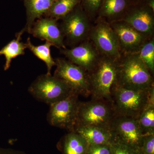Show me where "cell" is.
<instances>
[{
	"label": "cell",
	"instance_id": "6da1fadb",
	"mask_svg": "<svg viewBox=\"0 0 154 154\" xmlns=\"http://www.w3.org/2000/svg\"><path fill=\"white\" fill-rule=\"evenodd\" d=\"M116 84L128 89L146 90L154 87L153 75L137 53L122 54L117 61Z\"/></svg>",
	"mask_w": 154,
	"mask_h": 154
},
{
	"label": "cell",
	"instance_id": "f546056e",
	"mask_svg": "<svg viewBox=\"0 0 154 154\" xmlns=\"http://www.w3.org/2000/svg\"><path fill=\"white\" fill-rule=\"evenodd\" d=\"M131 5H135L139 3L145 2L146 0H129Z\"/></svg>",
	"mask_w": 154,
	"mask_h": 154
},
{
	"label": "cell",
	"instance_id": "5b68a950",
	"mask_svg": "<svg viewBox=\"0 0 154 154\" xmlns=\"http://www.w3.org/2000/svg\"><path fill=\"white\" fill-rule=\"evenodd\" d=\"M28 91L35 99L49 105L75 94L63 81L47 74L38 76Z\"/></svg>",
	"mask_w": 154,
	"mask_h": 154
},
{
	"label": "cell",
	"instance_id": "30bf717a",
	"mask_svg": "<svg viewBox=\"0 0 154 154\" xmlns=\"http://www.w3.org/2000/svg\"><path fill=\"white\" fill-rule=\"evenodd\" d=\"M114 140L139 150L144 134L136 118L116 115L110 125Z\"/></svg>",
	"mask_w": 154,
	"mask_h": 154
},
{
	"label": "cell",
	"instance_id": "7c38bea8",
	"mask_svg": "<svg viewBox=\"0 0 154 154\" xmlns=\"http://www.w3.org/2000/svg\"><path fill=\"white\" fill-rule=\"evenodd\" d=\"M109 23L115 33L122 54L137 53L143 45L151 38L122 20Z\"/></svg>",
	"mask_w": 154,
	"mask_h": 154
},
{
	"label": "cell",
	"instance_id": "ba28073f",
	"mask_svg": "<svg viewBox=\"0 0 154 154\" xmlns=\"http://www.w3.org/2000/svg\"><path fill=\"white\" fill-rule=\"evenodd\" d=\"M79 95L73 94L65 99L50 105L47 121L52 126L73 131L76 122L80 101Z\"/></svg>",
	"mask_w": 154,
	"mask_h": 154
},
{
	"label": "cell",
	"instance_id": "cb8c5ba5",
	"mask_svg": "<svg viewBox=\"0 0 154 154\" xmlns=\"http://www.w3.org/2000/svg\"><path fill=\"white\" fill-rule=\"evenodd\" d=\"M103 0H80V5L91 21L98 17Z\"/></svg>",
	"mask_w": 154,
	"mask_h": 154
},
{
	"label": "cell",
	"instance_id": "7402d4cb",
	"mask_svg": "<svg viewBox=\"0 0 154 154\" xmlns=\"http://www.w3.org/2000/svg\"><path fill=\"white\" fill-rule=\"evenodd\" d=\"M80 4V0H56L47 12L51 18L63 19Z\"/></svg>",
	"mask_w": 154,
	"mask_h": 154
},
{
	"label": "cell",
	"instance_id": "9a60e30c",
	"mask_svg": "<svg viewBox=\"0 0 154 154\" xmlns=\"http://www.w3.org/2000/svg\"><path fill=\"white\" fill-rule=\"evenodd\" d=\"M73 131L82 135L89 144L111 145L114 140L109 128L76 125Z\"/></svg>",
	"mask_w": 154,
	"mask_h": 154
},
{
	"label": "cell",
	"instance_id": "484cf974",
	"mask_svg": "<svg viewBox=\"0 0 154 154\" xmlns=\"http://www.w3.org/2000/svg\"><path fill=\"white\" fill-rule=\"evenodd\" d=\"M140 151L142 154H154V133L144 135Z\"/></svg>",
	"mask_w": 154,
	"mask_h": 154
},
{
	"label": "cell",
	"instance_id": "4fadbf2b",
	"mask_svg": "<svg viewBox=\"0 0 154 154\" xmlns=\"http://www.w3.org/2000/svg\"><path fill=\"white\" fill-rule=\"evenodd\" d=\"M68 60L89 72L98 63L102 55L88 38L71 48L61 49Z\"/></svg>",
	"mask_w": 154,
	"mask_h": 154
},
{
	"label": "cell",
	"instance_id": "603a6c76",
	"mask_svg": "<svg viewBox=\"0 0 154 154\" xmlns=\"http://www.w3.org/2000/svg\"><path fill=\"white\" fill-rule=\"evenodd\" d=\"M141 60L148 68L152 75L154 73V38H149L137 52Z\"/></svg>",
	"mask_w": 154,
	"mask_h": 154
},
{
	"label": "cell",
	"instance_id": "ac0fdd59",
	"mask_svg": "<svg viewBox=\"0 0 154 154\" xmlns=\"http://www.w3.org/2000/svg\"><path fill=\"white\" fill-rule=\"evenodd\" d=\"M56 0H25L27 23L24 28L29 32L36 19L47 12Z\"/></svg>",
	"mask_w": 154,
	"mask_h": 154
},
{
	"label": "cell",
	"instance_id": "9c48e42d",
	"mask_svg": "<svg viewBox=\"0 0 154 154\" xmlns=\"http://www.w3.org/2000/svg\"><path fill=\"white\" fill-rule=\"evenodd\" d=\"M62 19L60 28L69 44L75 45L88 39L91 20L80 4Z\"/></svg>",
	"mask_w": 154,
	"mask_h": 154
},
{
	"label": "cell",
	"instance_id": "5bb4252c",
	"mask_svg": "<svg viewBox=\"0 0 154 154\" xmlns=\"http://www.w3.org/2000/svg\"><path fill=\"white\" fill-rule=\"evenodd\" d=\"M57 20L51 17L41 18L34 22L29 33L34 37L48 42L60 49L66 48L64 36Z\"/></svg>",
	"mask_w": 154,
	"mask_h": 154
},
{
	"label": "cell",
	"instance_id": "52a82bcc",
	"mask_svg": "<svg viewBox=\"0 0 154 154\" xmlns=\"http://www.w3.org/2000/svg\"><path fill=\"white\" fill-rule=\"evenodd\" d=\"M55 61L56 68L54 76L64 82L79 96H91L88 72L68 60L57 58Z\"/></svg>",
	"mask_w": 154,
	"mask_h": 154
},
{
	"label": "cell",
	"instance_id": "f1b7e54d",
	"mask_svg": "<svg viewBox=\"0 0 154 154\" xmlns=\"http://www.w3.org/2000/svg\"><path fill=\"white\" fill-rule=\"evenodd\" d=\"M145 3L150 8L154 11V0H146Z\"/></svg>",
	"mask_w": 154,
	"mask_h": 154
},
{
	"label": "cell",
	"instance_id": "2e32d148",
	"mask_svg": "<svg viewBox=\"0 0 154 154\" xmlns=\"http://www.w3.org/2000/svg\"><path fill=\"white\" fill-rule=\"evenodd\" d=\"M131 5L129 0H103L98 17L109 23L120 20Z\"/></svg>",
	"mask_w": 154,
	"mask_h": 154
},
{
	"label": "cell",
	"instance_id": "ffe728a7",
	"mask_svg": "<svg viewBox=\"0 0 154 154\" xmlns=\"http://www.w3.org/2000/svg\"><path fill=\"white\" fill-rule=\"evenodd\" d=\"M26 44L27 48L30 50L35 56L43 61L47 66V74H51V71L53 67L55 66V61L53 59L51 54V47L53 46L48 42H46L45 44L41 45H33L28 37Z\"/></svg>",
	"mask_w": 154,
	"mask_h": 154
},
{
	"label": "cell",
	"instance_id": "4316f807",
	"mask_svg": "<svg viewBox=\"0 0 154 154\" xmlns=\"http://www.w3.org/2000/svg\"><path fill=\"white\" fill-rule=\"evenodd\" d=\"M110 145L89 144L85 154H110Z\"/></svg>",
	"mask_w": 154,
	"mask_h": 154
},
{
	"label": "cell",
	"instance_id": "8992f818",
	"mask_svg": "<svg viewBox=\"0 0 154 154\" xmlns=\"http://www.w3.org/2000/svg\"><path fill=\"white\" fill-rule=\"evenodd\" d=\"M95 25L91 27L89 39L101 55L118 60L122 54L117 38L110 23L97 17Z\"/></svg>",
	"mask_w": 154,
	"mask_h": 154
},
{
	"label": "cell",
	"instance_id": "44dd1931",
	"mask_svg": "<svg viewBox=\"0 0 154 154\" xmlns=\"http://www.w3.org/2000/svg\"><path fill=\"white\" fill-rule=\"evenodd\" d=\"M136 119L144 135L154 133V98L150 101Z\"/></svg>",
	"mask_w": 154,
	"mask_h": 154
},
{
	"label": "cell",
	"instance_id": "277c9868",
	"mask_svg": "<svg viewBox=\"0 0 154 154\" xmlns=\"http://www.w3.org/2000/svg\"><path fill=\"white\" fill-rule=\"evenodd\" d=\"M115 116L111 102L104 99L92 98L87 102H80L75 126H97L110 128Z\"/></svg>",
	"mask_w": 154,
	"mask_h": 154
},
{
	"label": "cell",
	"instance_id": "3957f363",
	"mask_svg": "<svg viewBox=\"0 0 154 154\" xmlns=\"http://www.w3.org/2000/svg\"><path fill=\"white\" fill-rule=\"evenodd\" d=\"M117 61L102 55L96 66L88 73L92 98L111 102V91L117 82Z\"/></svg>",
	"mask_w": 154,
	"mask_h": 154
},
{
	"label": "cell",
	"instance_id": "7a4b0ae2",
	"mask_svg": "<svg viewBox=\"0 0 154 154\" xmlns=\"http://www.w3.org/2000/svg\"><path fill=\"white\" fill-rule=\"evenodd\" d=\"M153 98L154 86L146 90H134L116 84L111 91V102L116 115L137 119Z\"/></svg>",
	"mask_w": 154,
	"mask_h": 154
},
{
	"label": "cell",
	"instance_id": "83f0119b",
	"mask_svg": "<svg viewBox=\"0 0 154 154\" xmlns=\"http://www.w3.org/2000/svg\"><path fill=\"white\" fill-rule=\"evenodd\" d=\"M0 154H27L25 152L11 148L0 147Z\"/></svg>",
	"mask_w": 154,
	"mask_h": 154
},
{
	"label": "cell",
	"instance_id": "d6986e66",
	"mask_svg": "<svg viewBox=\"0 0 154 154\" xmlns=\"http://www.w3.org/2000/svg\"><path fill=\"white\" fill-rule=\"evenodd\" d=\"M25 31L24 29H22L17 33L16 38L0 50V55H4L5 58V63L4 66L5 71L8 69L10 67L13 59L19 56L25 54L27 46L25 43L21 41L22 35Z\"/></svg>",
	"mask_w": 154,
	"mask_h": 154
},
{
	"label": "cell",
	"instance_id": "e0dca14e",
	"mask_svg": "<svg viewBox=\"0 0 154 154\" xmlns=\"http://www.w3.org/2000/svg\"><path fill=\"white\" fill-rule=\"evenodd\" d=\"M88 146L86 140L74 131L65 135L57 145L62 154H85Z\"/></svg>",
	"mask_w": 154,
	"mask_h": 154
},
{
	"label": "cell",
	"instance_id": "8fae6325",
	"mask_svg": "<svg viewBox=\"0 0 154 154\" xmlns=\"http://www.w3.org/2000/svg\"><path fill=\"white\" fill-rule=\"evenodd\" d=\"M119 20L147 37H153L154 11L145 2L131 5Z\"/></svg>",
	"mask_w": 154,
	"mask_h": 154
},
{
	"label": "cell",
	"instance_id": "d4e9b609",
	"mask_svg": "<svg viewBox=\"0 0 154 154\" xmlns=\"http://www.w3.org/2000/svg\"><path fill=\"white\" fill-rule=\"evenodd\" d=\"M110 146V154H142L139 150L117 141L114 140Z\"/></svg>",
	"mask_w": 154,
	"mask_h": 154
}]
</instances>
